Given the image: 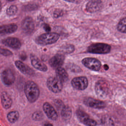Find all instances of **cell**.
Segmentation results:
<instances>
[{
  "instance_id": "1",
  "label": "cell",
  "mask_w": 126,
  "mask_h": 126,
  "mask_svg": "<svg viewBox=\"0 0 126 126\" xmlns=\"http://www.w3.org/2000/svg\"><path fill=\"white\" fill-rule=\"evenodd\" d=\"M24 92L28 101L30 103L35 102L40 96V89L38 86L32 81H29L25 84Z\"/></svg>"
},
{
  "instance_id": "2",
  "label": "cell",
  "mask_w": 126,
  "mask_h": 126,
  "mask_svg": "<svg viewBox=\"0 0 126 126\" xmlns=\"http://www.w3.org/2000/svg\"><path fill=\"white\" fill-rule=\"evenodd\" d=\"M60 35L55 33H47L38 36L35 39V42L39 45L45 46L52 44L57 42Z\"/></svg>"
},
{
  "instance_id": "3",
  "label": "cell",
  "mask_w": 126,
  "mask_h": 126,
  "mask_svg": "<svg viewBox=\"0 0 126 126\" xmlns=\"http://www.w3.org/2000/svg\"><path fill=\"white\" fill-rule=\"evenodd\" d=\"M111 46L104 43H96L91 44L87 48L88 53L95 54H106L111 50Z\"/></svg>"
},
{
  "instance_id": "4",
  "label": "cell",
  "mask_w": 126,
  "mask_h": 126,
  "mask_svg": "<svg viewBox=\"0 0 126 126\" xmlns=\"http://www.w3.org/2000/svg\"><path fill=\"white\" fill-rule=\"evenodd\" d=\"M95 89L98 97L101 99L106 98L109 93V84L106 81L103 80L98 81L96 83Z\"/></svg>"
},
{
  "instance_id": "5",
  "label": "cell",
  "mask_w": 126,
  "mask_h": 126,
  "mask_svg": "<svg viewBox=\"0 0 126 126\" xmlns=\"http://www.w3.org/2000/svg\"><path fill=\"white\" fill-rule=\"evenodd\" d=\"M47 84L49 89L54 93H59L63 89V82L55 77H51L48 78Z\"/></svg>"
},
{
  "instance_id": "6",
  "label": "cell",
  "mask_w": 126,
  "mask_h": 126,
  "mask_svg": "<svg viewBox=\"0 0 126 126\" xmlns=\"http://www.w3.org/2000/svg\"><path fill=\"white\" fill-rule=\"evenodd\" d=\"M82 64L86 68L94 71H99L101 69V64L100 61L92 57H86L81 61Z\"/></svg>"
},
{
  "instance_id": "7",
  "label": "cell",
  "mask_w": 126,
  "mask_h": 126,
  "mask_svg": "<svg viewBox=\"0 0 126 126\" xmlns=\"http://www.w3.org/2000/svg\"><path fill=\"white\" fill-rule=\"evenodd\" d=\"M76 115L78 119L87 126H96L97 122L90 118L88 114L81 109H79L76 111Z\"/></svg>"
},
{
  "instance_id": "8",
  "label": "cell",
  "mask_w": 126,
  "mask_h": 126,
  "mask_svg": "<svg viewBox=\"0 0 126 126\" xmlns=\"http://www.w3.org/2000/svg\"><path fill=\"white\" fill-rule=\"evenodd\" d=\"M71 84L73 88L79 90H84L88 86V79L86 77H76L74 78L71 81Z\"/></svg>"
},
{
  "instance_id": "9",
  "label": "cell",
  "mask_w": 126,
  "mask_h": 126,
  "mask_svg": "<svg viewBox=\"0 0 126 126\" xmlns=\"http://www.w3.org/2000/svg\"><path fill=\"white\" fill-rule=\"evenodd\" d=\"M1 77L3 83L6 86H11L13 84L15 80V77L13 72L9 69L4 70L2 72Z\"/></svg>"
},
{
  "instance_id": "10",
  "label": "cell",
  "mask_w": 126,
  "mask_h": 126,
  "mask_svg": "<svg viewBox=\"0 0 126 126\" xmlns=\"http://www.w3.org/2000/svg\"><path fill=\"white\" fill-rule=\"evenodd\" d=\"M35 24L33 19L31 17L25 18L21 23V29L26 34H30L34 31Z\"/></svg>"
},
{
  "instance_id": "11",
  "label": "cell",
  "mask_w": 126,
  "mask_h": 126,
  "mask_svg": "<svg viewBox=\"0 0 126 126\" xmlns=\"http://www.w3.org/2000/svg\"><path fill=\"white\" fill-rule=\"evenodd\" d=\"M84 103L87 106L95 109L104 108L106 106V104L103 101L90 97L84 99Z\"/></svg>"
},
{
  "instance_id": "12",
  "label": "cell",
  "mask_w": 126,
  "mask_h": 126,
  "mask_svg": "<svg viewBox=\"0 0 126 126\" xmlns=\"http://www.w3.org/2000/svg\"><path fill=\"white\" fill-rule=\"evenodd\" d=\"M43 109L48 118L53 121H55L58 117L57 113L53 106L48 103H44Z\"/></svg>"
},
{
  "instance_id": "13",
  "label": "cell",
  "mask_w": 126,
  "mask_h": 126,
  "mask_svg": "<svg viewBox=\"0 0 126 126\" xmlns=\"http://www.w3.org/2000/svg\"><path fill=\"white\" fill-rule=\"evenodd\" d=\"M64 59L65 57L62 54H57L49 60V64L52 68L57 69L61 67L63 64Z\"/></svg>"
},
{
  "instance_id": "14",
  "label": "cell",
  "mask_w": 126,
  "mask_h": 126,
  "mask_svg": "<svg viewBox=\"0 0 126 126\" xmlns=\"http://www.w3.org/2000/svg\"><path fill=\"white\" fill-rule=\"evenodd\" d=\"M2 43L5 46L14 49H18L21 46V43L18 38L9 37L2 40Z\"/></svg>"
},
{
  "instance_id": "15",
  "label": "cell",
  "mask_w": 126,
  "mask_h": 126,
  "mask_svg": "<svg viewBox=\"0 0 126 126\" xmlns=\"http://www.w3.org/2000/svg\"><path fill=\"white\" fill-rule=\"evenodd\" d=\"M102 1L100 0L89 1L86 5V10L88 12L93 13L100 10L102 7Z\"/></svg>"
},
{
  "instance_id": "16",
  "label": "cell",
  "mask_w": 126,
  "mask_h": 126,
  "mask_svg": "<svg viewBox=\"0 0 126 126\" xmlns=\"http://www.w3.org/2000/svg\"><path fill=\"white\" fill-rule=\"evenodd\" d=\"M30 58L31 64L34 68L41 72H46L48 70V68L46 65L41 61L37 57L32 55Z\"/></svg>"
},
{
  "instance_id": "17",
  "label": "cell",
  "mask_w": 126,
  "mask_h": 126,
  "mask_svg": "<svg viewBox=\"0 0 126 126\" xmlns=\"http://www.w3.org/2000/svg\"><path fill=\"white\" fill-rule=\"evenodd\" d=\"M15 64L17 68L23 74L30 75H33L34 74V72L32 69L21 61H17Z\"/></svg>"
},
{
  "instance_id": "18",
  "label": "cell",
  "mask_w": 126,
  "mask_h": 126,
  "mask_svg": "<svg viewBox=\"0 0 126 126\" xmlns=\"http://www.w3.org/2000/svg\"><path fill=\"white\" fill-rule=\"evenodd\" d=\"M18 27L15 24H5L0 26V35H4L13 33L17 30Z\"/></svg>"
},
{
  "instance_id": "19",
  "label": "cell",
  "mask_w": 126,
  "mask_h": 126,
  "mask_svg": "<svg viewBox=\"0 0 126 126\" xmlns=\"http://www.w3.org/2000/svg\"><path fill=\"white\" fill-rule=\"evenodd\" d=\"M0 98L3 107L6 109L10 108L12 106V100L8 93L6 92H3L1 94Z\"/></svg>"
},
{
  "instance_id": "20",
  "label": "cell",
  "mask_w": 126,
  "mask_h": 126,
  "mask_svg": "<svg viewBox=\"0 0 126 126\" xmlns=\"http://www.w3.org/2000/svg\"><path fill=\"white\" fill-rule=\"evenodd\" d=\"M57 77L62 82H65L68 80V74L63 68L60 67L56 70Z\"/></svg>"
},
{
  "instance_id": "21",
  "label": "cell",
  "mask_w": 126,
  "mask_h": 126,
  "mask_svg": "<svg viewBox=\"0 0 126 126\" xmlns=\"http://www.w3.org/2000/svg\"><path fill=\"white\" fill-rule=\"evenodd\" d=\"M61 115L63 120L69 121L72 117V109L69 107L64 106L61 110Z\"/></svg>"
},
{
  "instance_id": "22",
  "label": "cell",
  "mask_w": 126,
  "mask_h": 126,
  "mask_svg": "<svg viewBox=\"0 0 126 126\" xmlns=\"http://www.w3.org/2000/svg\"><path fill=\"white\" fill-rule=\"evenodd\" d=\"M19 117V114L17 111H12L8 113L7 118L10 123H14L18 120Z\"/></svg>"
},
{
  "instance_id": "23",
  "label": "cell",
  "mask_w": 126,
  "mask_h": 126,
  "mask_svg": "<svg viewBox=\"0 0 126 126\" xmlns=\"http://www.w3.org/2000/svg\"><path fill=\"white\" fill-rule=\"evenodd\" d=\"M75 47L72 44H66L61 47L60 51L64 54H69L75 51Z\"/></svg>"
},
{
  "instance_id": "24",
  "label": "cell",
  "mask_w": 126,
  "mask_h": 126,
  "mask_svg": "<svg viewBox=\"0 0 126 126\" xmlns=\"http://www.w3.org/2000/svg\"><path fill=\"white\" fill-rule=\"evenodd\" d=\"M117 29L122 33H126V17L121 19L118 24Z\"/></svg>"
},
{
  "instance_id": "25",
  "label": "cell",
  "mask_w": 126,
  "mask_h": 126,
  "mask_svg": "<svg viewBox=\"0 0 126 126\" xmlns=\"http://www.w3.org/2000/svg\"><path fill=\"white\" fill-rule=\"evenodd\" d=\"M32 118L33 120L35 121H40L43 119L44 115L42 112L37 111L35 112L32 114Z\"/></svg>"
},
{
  "instance_id": "26",
  "label": "cell",
  "mask_w": 126,
  "mask_h": 126,
  "mask_svg": "<svg viewBox=\"0 0 126 126\" xmlns=\"http://www.w3.org/2000/svg\"><path fill=\"white\" fill-rule=\"evenodd\" d=\"M17 11V8L15 5L10 6L6 10V13L8 15L12 16L15 15Z\"/></svg>"
},
{
  "instance_id": "27",
  "label": "cell",
  "mask_w": 126,
  "mask_h": 126,
  "mask_svg": "<svg viewBox=\"0 0 126 126\" xmlns=\"http://www.w3.org/2000/svg\"><path fill=\"white\" fill-rule=\"evenodd\" d=\"M69 68L71 72H80L82 71L81 69L79 66L73 64L69 65Z\"/></svg>"
},
{
  "instance_id": "28",
  "label": "cell",
  "mask_w": 126,
  "mask_h": 126,
  "mask_svg": "<svg viewBox=\"0 0 126 126\" xmlns=\"http://www.w3.org/2000/svg\"><path fill=\"white\" fill-rule=\"evenodd\" d=\"M0 53L5 56H10L13 54L12 53L10 50L2 47H0Z\"/></svg>"
},
{
  "instance_id": "29",
  "label": "cell",
  "mask_w": 126,
  "mask_h": 126,
  "mask_svg": "<svg viewBox=\"0 0 126 126\" xmlns=\"http://www.w3.org/2000/svg\"><path fill=\"white\" fill-rule=\"evenodd\" d=\"M63 12L61 11L60 10H55L54 12V17L55 18H59V17H60L61 16L63 15Z\"/></svg>"
},
{
  "instance_id": "30",
  "label": "cell",
  "mask_w": 126,
  "mask_h": 126,
  "mask_svg": "<svg viewBox=\"0 0 126 126\" xmlns=\"http://www.w3.org/2000/svg\"><path fill=\"white\" fill-rule=\"evenodd\" d=\"M45 126H53V125L51 124L50 123H47L44 125Z\"/></svg>"
},
{
  "instance_id": "31",
  "label": "cell",
  "mask_w": 126,
  "mask_h": 126,
  "mask_svg": "<svg viewBox=\"0 0 126 126\" xmlns=\"http://www.w3.org/2000/svg\"><path fill=\"white\" fill-rule=\"evenodd\" d=\"M1 8H2V4H1V2L0 1V11L1 10Z\"/></svg>"
},
{
  "instance_id": "32",
  "label": "cell",
  "mask_w": 126,
  "mask_h": 126,
  "mask_svg": "<svg viewBox=\"0 0 126 126\" xmlns=\"http://www.w3.org/2000/svg\"><path fill=\"white\" fill-rule=\"evenodd\" d=\"M124 102V104L126 106V99H125Z\"/></svg>"
},
{
  "instance_id": "33",
  "label": "cell",
  "mask_w": 126,
  "mask_h": 126,
  "mask_svg": "<svg viewBox=\"0 0 126 126\" xmlns=\"http://www.w3.org/2000/svg\"></svg>"
}]
</instances>
